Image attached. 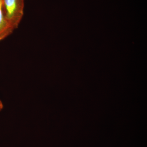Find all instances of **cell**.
<instances>
[{
    "label": "cell",
    "instance_id": "2",
    "mask_svg": "<svg viewBox=\"0 0 147 147\" xmlns=\"http://www.w3.org/2000/svg\"><path fill=\"white\" fill-rule=\"evenodd\" d=\"M14 30L5 18L2 0H0V41L11 34Z\"/></svg>",
    "mask_w": 147,
    "mask_h": 147
},
{
    "label": "cell",
    "instance_id": "3",
    "mask_svg": "<svg viewBox=\"0 0 147 147\" xmlns=\"http://www.w3.org/2000/svg\"><path fill=\"white\" fill-rule=\"evenodd\" d=\"M3 108V104L2 102V101L0 100V111L2 110Z\"/></svg>",
    "mask_w": 147,
    "mask_h": 147
},
{
    "label": "cell",
    "instance_id": "1",
    "mask_svg": "<svg viewBox=\"0 0 147 147\" xmlns=\"http://www.w3.org/2000/svg\"><path fill=\"white\" fill-rule=\"evenodd\" d=\"M2 2L6 18L17 29L24 16L25 0H2Z\"/></svg>",
    "mask_w": 147,
    "mask_h": 147
}]
</instances>
